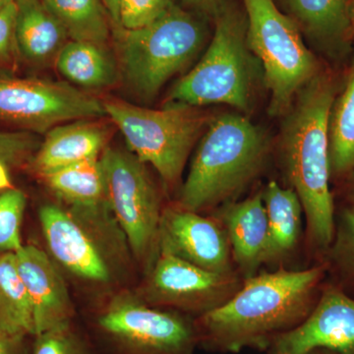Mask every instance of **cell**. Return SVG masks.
<instances>
[{
	"mask_svg": "<svg viewBox=\"0 0 354 354\" xmlns=\"http://www.w3.org/2000/svg\"><path fill=\"white\" fill-rule=\"evenodd\" d=\"M59 73L70 82L87 88L113 85L118 69L113 57L104 44L84 41H70L57 55Z\"/></svg>",
	"mask_w": 354,
	"mask_h": 354,
	"instance_id": "cell-22",
	"label": "cell"
},
{
	"mask_svg": "<svg viewBox=\"0 0 354 354\" xmlns=\"http://www.w3.org/2000/svg\"><path fill=\"white\" fill-rule=\"evenodd\" d=\"M0 333L21 337L35 335L34 310L15 253L0 256Z\"/></svg>",
	"mask_w": 354,
	"mask_h": 354,
	"instance_id": "cell-23",
	"label": "cell"
},
{
	"mask_svg": "<svg viewBox=\"0 0 354 354\" xmlns=\"http://www.w3.org/2000/svg\"><path fill=\"white\" fill-rule=\"evenodd\" d=\"M32 354H92L69 325L36 335Z\"/></svg>",
	"mask_w": 354,
	"mask_h": 354,
	"instance_id": "cell-28",
	"label": "cell"
},
{
	"mask_svg": "<svg viewBox=\"0 0 354 354\" xmlns=\"http://www.w3.org/2000/svg\"><path fill=\"white\" fill-rule=\"evenodd\" d=\"M101 164L106 183V202L121 232L140 260L157 250L162 209L157 189L136 156L106 148Z\"/></svg>",
	"mask_w": 354,
	"mask_h": 354,
	"instance_id": "cell-8",
	"label": "cell"
},
{
	"mask_svg": "<svg viewBox=\"0 0 354 354\" xmlns=\"http://www.w3.org/2000/svg\"><path fill=\"white\" fill-rule=\"evenodd\" d=\"M183 2L198 12L213 16L215 18L232 1L230 0H183Z\"/></svg>",
	"mask_w": 354,
	"mask_h": 354,
	"instance_id": "cell-32",
	"label": "cell"
},
{
	"mask_svg": "<svg viewBox=\"0 0 354 354\" xmlns=\"http://www.w3.org/2000/svg\"><path fill=\"white\" fill-rule=\"evenodd\" d=\"M326 253V266L332 270L335 285L354 297V204L342 209L335 220L334 239Z\"/></svg>",
	"mask_w": 354,
	"mask_h": 354,
	"instance_id": "cell-26",
	"label": "cell"
},
{
	"mask_svg": "<svg viewBox=\"0 0 354 354\" xmlns=\"http://www.w3.org/2000/svg\"><path fill=\"white\" fill-rule=\"evenodd\" d=\"M329 153L330 176L346 177L354 171V65L330 109Z\"/></svg>",
	"mask_w": 354,
	"mask_h": 354,
	"instance_id": "cell-24",
	"label": "cell"
},
{
	"mask_svg": "<svg viewBox=\"0 0 354 354\" xmlns=\"http://www.w3.org/2000/svg\"><path fill=\"white\" fill-rule=\"evenodd\" d=\"M14 1H15V0H0V10L6 8V6H8L9 4L12 3Z\"/></svg>",
	"mask_w": 354,
	"mask_h": 354,
	"instance_id": "cell-38",
	"label": "cell"
},
{
	"mask_svg": "<svg viewBox=\"0 0 354 354\" xmlns=\"http://www.w3.org/2000/svg\"><path fill=\"white\" fill-rule=\"evenodd\" d=\"M106 115L104 104L69 84L0 78V120L39 133L72 120Z\"/></svg>",
	"mask_w": 354,
	"mask_h": 354,
	"instance_id": "cell-9",
	"label": "cell"
},
{
	"mask_svg": "<svg viewBox=\"0 0 354 354\" xmlns=\"http://www.w3.org/2000/svg\"><path fill=\"white\" fill-rule=\"evenodd\" d=\"M348 184V195L349 201L354 204V171L349 174Z\"/></svg>",
	"mask_w": 354,
	"mask_h": 354,
	"instance_id": "cell-36",
	"label": "cell"
},
{
	"mask_svg": "<svg viewBox=\"0 0 354 354\" xmlns=\"http://www.w3.org/2000/svg\"><path fill=\"white\" fill-rule=\"evenodd\" d=\"M64 28L71 41L104 44L109 36V16L102 0H41Z\"/></svg>",
	"mask_w": 354,
	"mask_h": 354,
	"instance_id": "cell-25",
	"label": "cell"
},
{
	"mask_svg": "<svg viewBox=\"0 0 354 354\" xmlns=\"http://www.w3.org/2000/svg\"><path fill=\"white\" fill-rule=\"evenodd\" d=\"M16 10L15 1L0 10V64L10 62L15 50H17L15 39Z\"/></svg>",
	"mask_w": 354,
	"mask_h": 354,
	"instance_id": "cell-31",
	"label": "cell"
},
{
	"mask_svg": "<svg viewBox=\"0 0 354 354\" xmlns=\"http://www.w3.org/2000/svg\"><path fill=\"white\" fill-rule=\"evenodd\" d=\"M7 165L0 160V191L12 189L10 176H9Z\"/></svg>",
	"mask_w": 354,
	"mask_h": 354,
	"instance_id": "cell-35",
	"label": "cell"
},
{
	"mask_svg": "<svg viewBox=\"0 0 354 354\" xmlns=\"http://www.w3.org/2000/svg\"><path fill=\"white\" fill-rule=\"evenodd\" d=\"M307 354H339L337 353H335V351H329V349L325 348H317L314 349V351H310V353Z\"/></svg>",
	"mask_w": 354,
	"mask_h": 354,
	"instance_id": "cell-37",
	"label": "cell"
},
{
	"mask_svg": "<svg viewBox=\"0 0 354 354\" xmlns=\"http://www.w3.org/2000/svg\"><path fill=\"white\" fill-rule=\"evenodd\" d=\"M26 204L24 193L15 188L0 194V256L17 252L23 246L21 225Z\"/></svg>",
	"mask_w": 354,
	"mask_h": 354,
	"instance_id": "cell-27",
	"label": "cell"
},
{
	"mask_svg": "<svg viewBox=\"0 0 354 354\" xmlns=\"http://www.w3.org/2000/svg\"><path fill=\"white\" fill-rule=\"evenodd\" d=\"M41 144L35 135L0 131V160L7 167H17L38 151Z\"/></svg>",
	"mask_w": 354,
	"mask_h": 354,
	"instance_id": "cell-30",
	"label": "cell"
},
{
	"mask_svg": "<svg viewBox=\"0 0 354 354\" xmlns=\"http://www.w3.org/2000/svg\"><path fill=\"white\" fill-rule=\"evenodd\" d=\"M337 88L321 71L298 93L283 116L279 157L286 180L301 202L310 241L326 252L334 239V198L330 187L329 120Z\"/></svg>",
	"mask_w": 354,
	"mask_h": 354,
	"instance_id": "cell-2",
	"label": "cell"
},
{
	"mask_svg": "<svg viewBox=\"0 0 354 354\" xmlns=\"http://www.w3.org/2000/svg\"><path fill=\"white\" fill-rule=\"evenodd\" d=\"M15 256L18 272L34 310L35 335L69 325L73 304L57 266L34 245H23Z\"/></svg>",
	"mask_w": 354,
	"mask_h": 354,
	"instance_id": "cell-15",
	"label": "cell"
},
{
	"mask_svg": "<svg viewBox=\"0 0 354 354\" xmlns=\"http://www.w3.org/2000/svg\"><path fill=\"white\" fill-rule=\"evenodd\" d=\"M272 354H307L317 348L354 354V297L339 286H326L309 316L279 335Z\"/></svg>",
	"mask_w": 354,
	"mask_h": 354,
	"instance_id": "cell-13",
	"label": "cell"
},
{
	"mask_svg": "<svg viewBox=\"0 0 354 354\" xmlns=\"http://www.w3.org/2000/svg\"><path fill=\"white\" fill-rule=\"evenodd\" d=\"M213 39L196 66L169 92V104H227L248 111L257 76V58L247 41V20L232 2L215 17Z\"/></svg>",
	"mask_w": 354,
	"mask_h": 354,
	"instance_id": "cell-4",
	"label": "cell"
},
{
	"mask_svg": "<svg viewBox=\"0 0 354 354\" xmlns=\"http://www.w3.org/2000/svg\"><path fill=\"white\" fill-rule=\"evenodd\" d=\"M102 104L134 156L152 165L165 183H176L207 123L206 116L180 104L156 111L120 100L109 99Z\"/></svg>",
	"mask_w": 354,
	"mask_h": 354,
	"instance_id": "cell-7",
	"label": "cell"
},
{
	"mask_svg": "<svg viewBox=\"0 0 354 354\" xmlns=\"http://www.w3.org/2000/svg\"><path fill=\"white\" fill-rule=\"evenodd\" d=\"M351 25H353V32H354V0H351Z\"/></svg>",
	"mask_w": 354,
	"mask_h": 354,
	"instance_id": "cell-39",
	"label": "cell"
},
{
	"mask_svg": "<svg viewBox=\"0 0 354 354\" xmlns=\"http://www.w3.org/2000/svg\"><path fill=\"white\" fill-rule=\"evenodd\" d=\"M247 20V41L263 70L271 94L269 113L283 116L299 91L321 72L297 23L274 0H242Z\"/></svg>",
	"mask_w": 354,
	"mask_h": 354,
	"instance_id": "cell-6",
	"label": "cell"
},
{
	"mask_svg": "<svg viewBox=\"0 0 354 354\" xmlns=\"http://www.w3.org/2000/svg\"><path fill=\"white\" fill-rule=\"evenodd\" d=\"M216 221L227 234L232 261L242 278L257 274L264 264L269 228L262 193L241 202H227L216 212Z\"/></svg>",
	"mask_w": 354,
	"mask_h": 354,
	"instance_id": "cell-16",
	"label": "cell"
},
{
	"mask_svg": "<svg viewBox=\"0 0 354 354\" xmlns=\"http://www.w3.org/2000/svg\"><path fill=\"white\" fill-rule=\"evenodd\" d=\"M243 281L239 272H211L167 254H158L144 286L147 304L200 316L234 297Z\"/></svg>",
	"mask_w": 354,
	"mask_h": 354,
	"instance_id": "cell-11",
	"label": "cell"
},
{
	"mask_svg": "<svg viewBox=\"0 0 354 354\" xmlns=\"http://www.w3.org/2000/svg\"><path fill=\"white\" fill-rule=\"evenodd\" d=\"M326 271L323 264L244 279L225 304L199 317V339L221 353L270 348L276 337L297 328L311 313Z\"/></svg>",
	"mask_w": 354,
	"mask_h": 354,
	"instance_id": "cell-1",
	"label": "cell"
},
{
	"mask_svg": "<svg viewBox=\"0 0 354 354\" xmlns=\"http://www.w3.org/2000/svg\"><path fill=\"white\" fill-rule=\"evenodd\" d=\"M293 21L326 55H346L354 36L351 0H286Z\"/></svg>",
	"mask_w": 354,
	"mask_h": 354,
	"instance_id": "cell-18",
	"label": "cell"
},
{
	"mask_svg": "<svg viewBox=\"0 0 354 354\" xmlns=\"http://www.w3.org/2000/svg\"><path fill=\"white\" fill-rule=\"evenodd\" d=\"M46 133L34 158L39 176L99 158L108 140V132L101 125L85 120L57 125Z\"/></svg>",
	"mask_w": 354,
	"mask_h": 354,
	"instance_id": "cell-19",
	"label": "cell"
},
{
	"mask_svg": "<svg viewBox=\"0 0 354 354\" xmlns=\"http://www.w3.org/2000/svg\"><path fill=\"white\" fill-rule=\"evenodd\" d=\"M24 337L0 333V354H22Z\"/></svg>",
	"mask_w": 354,
	"mask_h": 354,
	"instance_id": "cell-33",
	"label": "cell"
},
{
	"mask_svg": "<svg viewBox=\"0 0 354 354\" xmlns=\"http://www.w3.org/2000/svg\"><path fill=\"white\" fill-rule=\"evenodd\" d=\"M39 216L48 250L58 264L85 281L108 283V262L83 221L57 205L41 207Z\"/></svg>",
	"mask_w": 354,
	"mask_h": 354,
	"instance_id": "cell-14",
	"label": "cell"
},
{
	"mask_svg": "<svg viewBox=\"0 0 354 354\" xmlns=\"http://www.w3.org/2000/svg\"><path fill=\"white\" fill-rule=\"evenodd\" d=\"M172 6V0H121L120 28L131 30L150 24Z\"/></svg>",
	"mask_w": 354,
	"mask_h": 354,
	"instance_id": "cell-29",
	"label": "cell"
},
{
	"mask_svg": "<svg viewBox=\"0 0 354 354\" xmlns=\"http://www.w3.org/2000/svg\"><path fill=\"white\" fill-rule=\"evenodd\" d=\"M267 153L259 127L239 114H221L198 146L178 206L200 213L232 202L259 174Z\"/></svg>",
	"mask_w": 354,
	"mask_h": 354,
	"instance_id": "cell-3",
	"label": "cell"
},
{
	"mask_svg": "<svg viewBox=\"0 0 354 354\" xmlns=\"http://www.w3.org/2000/svg\"><path fill=\"white\" fill-rule=\"evenodd\" d=\"M157 251L208 271L234 272L232 250L221 223L180 206L162 212Z\"/></svg>",
	"mask_w": 354,
	"mask_h": 354,
	"instance_id": "cell-12",
	"label": "cell"
},
{
	"mask_svg": "<svg viewBox=\"0 0 354 354\" xmlns=\"http://www.w3.org/2000/svg\"><path fill=\"white\" fill-rule=\"evenodd\" d=\"M17 50L29 62L41 64L57 57L68 38L59 21L41 0H15Z\"/></svg>",
	"mask_w": 354,
	"mask_h": 354,
	"instance_id": "cell-20",
	"label": "cell"
},
{
	"mask_svg": "<svg viewBox=\"0 0 354 354\" xmlns=\"http://www.w3.org/2000/svg\"><path fill=\"white\" fill-rule=\"evenodd\" d=\"M207 30L194 15L172 6L150 24L116 28L121 73L140 97L151 100L201 51Z\"/></svg>",
	"mask_w": 354,
	"mask_h": 354,
	"instance_id": "cell-5",
	"label": "cell"
},
{
	"mask_svg": "<svg viewBox=\"0 0 354 354\" xmlns=\"http://www.w3.org/2000/svg\"><path fill=\"white\" fill-rule=\"evenodd\" d=\"M57 198L71 207L70 213L88 225L101 227L109 212L101 160H85L41 174Z\"/></svg>",
	"mask_w": 354,
	"mask_h": 354,
	"instance_id": "cell-17",
	"label": "cell"
},
{
	"mask_svg": "<svg viewBox=\"0 0 354 354\" xmlns=\"http://www.w3.org/2000/svg\"><path fill=\"white\" fill-rule=\"evenodd\" d=\"M262 196L269 228L264 263H277L297 245L304 208L295 191L281 187L277 181L266 186Z\"/></svg>",
	"mask_w": 354,
	"mask_h": 354,
	"instance_id": "cell-21",
	"label": "cell"
},
{
	"mask_svg": "<svg viewBox=\"0 0 354 354\" xmlns=\"http://www.w3.org/2000/svg\"><path fill=\"white\" fill-rule=\"evenodd\" d=\"M106 11H108L109 19L113 23L114 27L120 28V12L121 0H102Z\"/></svg>",
	"mask_w": 354,
	"mask_h": 354,
	"instance_id": "cell-34",
	"label": "cell"
},
{
	"mask_svg": "<svg viewBox=\"0 0 354 354\" xmlns=\"http://www.w3.org/2000/svg\"><path fill=\"white\" fill-rule=\"evenodd\" d=\"M97 326L130 354H193L196 326L172 312L122 298L109 305Z\"/></svg>",
	"mask_w": 354,
	"mask_h": 354,
	"instance_id": "cell-10",
	"label": "cell"
}]
</instances>
